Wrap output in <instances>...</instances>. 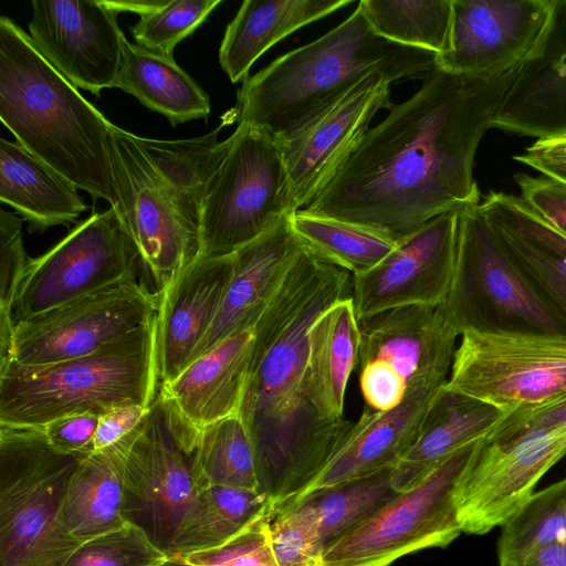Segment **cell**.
Segmentation results:
<instances>
[{
    "instance_id": "6da1fadb",
    "label": "cell",
    "mask_w": 566,
    "mask_h": 566,
    "mask_svg": "<svg viewBox=\"0 0 566 566\" xmlns=\"http://www.w3.org/2000/svg\"><path fill=\"white\" fill-rule=\"evenodd\" d=\"M534 64L490 76L437 69L365 133L303 210L400 241L447 211L479 203L478 147Z\"/></svg>"
},
{
    "instance_id": "7a4b0ae2",
    "label": "cell",
    "mask_w": 566,
    "mask_h": 566,
    "mask_svg": "<svg viewBox=\"0 0 566 566\" xmlns=\"http://www.w3.org/2000/svg\"><path fill=\"white\" fill-rule=\"evenodd\" d=\"M348 287L349 272L303 248L254 325L239 413L254 447L259 491L273 515L314 482L353 424L322 420L305 382L308 329L349 296Z\"/></svg>"
},
{
    "instance_id": "3957f363",
    "label": "cell",
    "mask_w": 566,
    "mask_h": 566,
    "mask_svg": "<svg viewBox=\"0 0 566 566\" xmlns=\"http://www.w3.org/2000/svg\"><path fill=\"white\" fill-rule=\"evenodd\" d=\"M0 118L23 148L122 213L113 161L115 125L8 17L0 18Z\"/></svg>"
},
{
    "instance_id": "277c9868",
    "label": "cell",
    "mask_w": 566,
    "mask_h": 566,
    "mask_svg": "<svg viewBox=\"0 0 566 566\" xmlns=\"http://www.w3.org/2000/svg\"><path fill=\"white\" fill-rule=\"evenodd\" d=\"M437 69L436 53L378 35L357 7L319 39L248 76L227 124L235 120L279 138L311 120L371 73L382 74L391 84L426 78Z\"/></svg>"
},
{
    "instance_id": "5b68a950",
    "label": "cell",
    "mask_w": 566,
    "mask_h": 566,
    "mask_svg": "<svg viewBox=\"0 0 566 566\" xmlns=\"http://www.w3.org/2000/svg\"><path fill=\"white\" fill-rule=\"evenodd\" d=\"M160 387L157 315L98 350L51 366L0 370V426L43 428L70 415L150 408Z\"/></svg>"
},
{
    "instance_id": "8992f818",
    "label": "cell",
    "mask_w": 566,
    "mask_h": 566,
    "mask_svg": "<svg viewBox=\"0 0 566 566\" xmlns=\"http://www.w3.org/2000/svg\"><path fill=\"white\" fill-rule=\"evenodd\" d=\"M85 455L56 451L42 428L0 426V566H64L81 545L59 517Z\"/></svg>"
},
{
    "instance_id": "52a82bcc",
    "label": "cell",
    "mask_w": 566,
    "mask_h": 566,
    "mask_svg": "<svg viewBox=\"0 0 566 566\" xmlns=\"http://www.w3.org/2000/svg\"><path fill=\"white\" fill-rule=\"evenodd\" d=\"M479 203L459 210L452 280L439 305L444 317L460 335L476 332L566 337V321L497 240Z\"/></svg>"
},
{
    "instance_id": "ba28073f",
    "label": "cell",
    "mask_w": 566,
    "mask_h": 566,
    "mask_svg": "<svg viewBox=\"0 0 566 566\" xmlns=\"http://www.w3.org/2000/svg\"><path fill=\"white\" fill-rule=\"evenodd\" d=\"M294 213L291 185L275 139L238 125L213 174L200 223V256L226 255Z\"/></svg>"
},
{
    "instance_id": "9c48e42d",
    "label": "cell",
    "mask_w": 566,
    "mask_h": 566,
    "mask_svg": "<svg viewBox=\"0 0 566 566\" xmlns=\"http://www.w3.org/2000/svg\"><path fill=\"white\" fill-rule=\"evenodd\" d=\"M481 440L453 452L421 482L327 545L322 566H389L408 554L449 546L462 533L454 488Z\"/></svg>"
},
{
    "instance_id": "30bf717a",
    "label": "cell",
    "mask_w": 566,
    "mask_h": 566,
    "mask_svg": "<svg viewBox=\"0 0 566 566\" xmlns=\"http://www.w3.org/2000/svg\"><path fill=\"white\" fill-rule=\"evenodd\" d=\"M142 274L135 241L119 211L109 207L77 224L59 243L31 259L20 284L14 326L36 315Z\"/></svg>"
},
{
    "instance_id": "8fae6325",
    "label": "cell",
    "mask_w": 566,
    "mask_h": 566,
    "mask_svg": "<svg viewBox=\"0 0 566 566\" xmlns=\"http://www.w3.org/2000/svg\"><path fill=\"white\" fill-rule=\"evenodd\" d=\"M446 387L505 413L548 403L566 395V337L465 332Z\"/></svg>"
},
{
    "instance_id": "7c38bea8",
    "label": "cell",
    "mask_w": 566,
    "mask_h": 566,
    "mask_svg": "<svg viewBox=\"0 0 566 566\" xmlns=\"http://www.w3.org/2000/svg\"><path fill=\"white\" fill-rule=\"evenodd\" d=\"M159 304L137 279L36 315L14 326L8 366L35 369L90 355L147 323Z\"/></svg>"
},
{
    "instance_id": "4fadbf2b",
    "label": "cell",
    "mask_w": 566,
    "mask_h": 566,
    "mask_svg": "<svg viewBox=\"0 0 566 566\" xmlns=\"http://www.w3.org/2000/svg\"><path fill=\"white\" fill-rule=\"evenodd\" d=\"M193 453L181 447L156 397L126 462L123 514L168 557L174 555L201 492Z\"/></svg>"
},
{
    "instance_id": "5bb4252c",
    "label": "cell",
    "mask_w": 566,
    "mask_h": 566,
    "mask_svg": "<svg viewBox=\"0 0 566 566\" xmlns=\"http://www.w3.org/2000/svg\"><path fill=\"white\" fill-rule=\"evenodd\" d=\"M562 0H451L447 49L437 67L490 76L536 63L547 51Z\"/></svg>"
},
{
    "instance_id": "9a60e30c",
    "label": "cell",
    "mask_w": 566,
    "mask_h": 566,
    "mask_svg": "<svg viewBox=\"0 0 566 566\" xmlns=\"http://www.w3.org/2000/svg\"><path fill=\"white\" fill-rule=\"evenodd\" d=\"M113 161L120 214L137 247L142 274L160 295L200 258V229L180 211L135 135L117 126Z\"/></svg>"
},
{
    "instance_id": "2e32d148",
    "label": "cell",
    "mask_w": 566,
    "mask_h": 566,
    "mask_svg": "<svg viewBox=\"0 0 566 566\" xmlns=\"http://www.w3.org/2000/svg\"><path fill=\"white\" fill-rule=\"evenodd\" d=\"M566 455V426L495 443L481 440L459 476L453 499L462 533L502 526Z\"/></svg>"
},
{
    "instance_id": "e0dca14e",
    "label": "cell",
    "mask_w": 566,
    "mask_h": 566,
    "mask_svg": "<svg viewBox=\"0 0 566 566\" xmlns=\"http://www.w3.org/2000/svg\"><path fill=\"white\" fill-rule=\"evenodd\" d=\"M29 35L75 87L99 96L115 87L125 35L105 0H33Z\"/></svg>"
},
{
    "instance_id": "ac0fdd59",
    "label": "cell",
    "mask_w": 566,
    "mask_h": 566,
    "mask_svg": "<svg viewBox=\"0 0 566 566\" xmlns=\"http://www.w3.org/2000/svg\"><path fill=\"white\" fill-rule=\"evenodd\" d=\"M459 210L430 220L370 271L353 275L359 321L397 307L443 303L455 263Z\"/></svg>"
},
{
    "instance_id": "d6986e66",
    "label": "cell",
    "mask_w": 566,
    "mask_h": 566,
    "mask_svg": "<svg viewBox=\"0 0 566 566\" xmlns=\"http://www.w3.org/2000/svg\"><path fill=\"white\" fill-rule=\"evenodd\" d=\"M389 81L371 73L287 135L274 138L291 185L292 208L303 209L369 129L381 108L389 109Z\"/></svg>"
},
{
    "instance_id": "ffe728a7",
    "label": "cell",
    "mask_w": 566,
    "mask_h": 566,
    "mask_svg": "<svg viewBox=\"0 0 566 566\" xmlns=\"http://www.w3.org/2000/svg\"><path fill=\"white\" fill-rule=\"evenodd\" d=\"M253 339L254 326L239 331L160 385L157 397L188 453L195 452L206 428L240 411Z\"/></svg>"
},
{
    "instance_id": "44dd1931",
    "label": "cell",
    "mask_w": 566,
    "mask_h": 566,
    "mask_svg": "<svg viewBox=\"0 0 566 566\" xmlns=\"http://www.w3.org/2000/svg\"><path fill=\"white\" fill-rule=\"evenodd\" d=\"M357 367L380 361L394 370L408 390L444 386L460 335L439 306L411 305L359 321Z\"/></svg>"
},
{
    "instance_id": "7402d4cb",
    "label": "cell",
    "mask_w": 566,
    "mask_h": 566,
    "mask_svg": "<svg viewBox=\"0 0 566 566\" xmlns=\"http://www.w3.org/2000/svg\"><path fill=\"white\" fill-rule=\"evenodd\" d=\"M442 387L409 389L402 402L387 411L365 406L335 455L293 503L316 490L392 470L417 441L424 418Z\"/></svg>"
},
{
    "instance_id": "603a6c76",
    "label": "cell",
    "mask_w": 566,
    "mask_h": 566,
    "mask_svg": "<svg viewBox=\"0 0 566 566\" xmlns=\"http://www.w3.org/2000/svg\"><path fill=\"white\" fill-rule=\"evenodd\" d=\"M233 272V252L200 256L160 294L157 352L160 385L188 365L216 318Z\"/></svg>"
},
{
    "instance_id": "cb8c5ba5",
    "label": "cell",
    "mask_w": 566,
    "mask_h": 566,
    "mask_svg": "<svg viewBox=\"0 0 566 566\" xmlns=\"http://www.w3.org/2000/svg\"><path fill=\"white\" fill-rule=\"evenodd\" d=\"M290 216L233 252V272L219 312L190 360L255 325L303 249Z\"/></svg>"
},
{
    "instance_id": "d4e9b609",
    "label": "cell",
    "mask_w": 566,
    "mask_h": 566,
    "mask_svg": "<svg viewBox=\"0 0 566 566\" xmlns=\"http://www.w3.org/2000/svg\"><path fill=\"white\" fill-rule=\"evenodd\" d=\"M479 208L536 291L566 321V237L520 196L490 191Z\"/></svg>"
},
{
    "instance_id": "484cf974",
    "label": "cell",
    "mask_w": 566,
    "mask_h": 566,
    "mask_svg": "<svg viewBox=\"0 0 566 566\" xmlns=\"http://www.w3.org/2000/svg\"><path fill=\"white\" fill-rule=\"evenodd\" d=\"M142 423L122 441L93 451L76 465L59 517L65 534L74 541L82 544L128 523L123 514L125 469Z\"/></svg>"
},
{
    "instance_id": "4316f807",
    "label": "cell",
    "mask_w": 566,
    "mask_h": 566,
    "mask_svg": "<svg viewBox=\"0 0 566 566\" xmlns=\"http://www.w3.org/2000/svg\"><path fill=\"white\" fill-rule=\"evenodd\" d=\"M504 416L493 405L444 385L424 418L417 441L391 470L396 492L413 488L453 452L485 438Z\"/></svg>"
},
{
    "instance_id": "83f0119b",
    "label": "cell",
    "mask_w": 566,
    "mask_h": 566,
    "mask_svg": "<svg viewBox=\"0 0 566 566\" xmlns=\"http://www.w3.org/2000/svg\"><path fill=\"white\" fill-rule=\"evenodd\" d=\"M359 344V319L353 296L329 306L308 329L306 392L322 420L344 419L347 382L357 367Z\"/></svg>"
},
{
    "instance_id": "f1b7e54d",
    "label": "cell",
    "mask_w": 566,
    "mask_h": 566,
    "mask_svg": "<svg viewBox=\"0 0 566 566\" xmlns=\"http://www.w3.org/2000/svg\"><path fill=\"white\" fill-rule=\"evenodd\" d=\"M0 201L30 232L73 223L87 206L77 188L17 142L0 139Z\"/></svg>"
},
{
    "instance_id": "f546056e",
    "label": "cell",
    "mask_w": 566,
    "mask_h": 566,
    "mask_svg": "<svg viewBox=\"0 0 566 566\" xmlns=\"http://www.w3.org/2000/svg\"><path fill=\"white\" fill-rule=\"evenodd\" d=\"M348 0H245L228 24L219 62L232 83L243 82L252 64L294 31L350 4Z\"/></svg>"
},
{
    "instance_id": "4dcf8cb0",
    "label": "cell",
    "mask_w": 566,
    "mask_h": 566,
    "mask_svg": "<svg viewBox=\"0 0 566 566\" xmlns=\"http://www.w3.org/2000/svg\"><path fill=\"white\" fill-rule=\"evenodd\" d=\"M115 87L164 115L171 126L210 114L209 95L174 57L153 54L126 38Z\"/></svg>"
},
{
    "instance_id": "1f68e13d",
    "label": "cell",
    "mask_w": 566,
    "mask_h": 566,
    "mask_svg": "<svg viewBox=\"0 0 566 566\" xmlns=\"http://www.w3.org/2000/svg\"><path fill=\"white\" fill-rule=\"evenodd\" d=\"M223 125L222 122L214 130L189 139L163 140L135 135L180 211L199 229L209 182L231 145V136L218 140Z\"/></svg>"
},
{
    "instance_id": "d6a6232c",
    "label": "cell",
    "mask_w": 566,
    "mask_h": 566,
    "mask_svg": "<svg viewBox=\"0 0 566 566\" xmlns=\"http://www.w3.org/2000/svg\"><path fill=\"white\" fill-rule=\"evenodd\" d=\"M290 221L307 251L353 275L370 271L399 242L374 229L312 214L303 209L292 213Z\"/></svg>"
},
{
    "instance_id": "836d02e7",
    "label": "cell",
    "mask_w": 566,
    "mask_h": 566,
    "mask_svg": "<svg viewBox=\"0 0 566 566\" xmlns=\"http://www.w3.org/2000/svg\"><path fill=\"white\" fill-rule=\"evenodd\" d=\"M266 513L272 514L269 499L259 491L222 485L201 489L171 557L219 546Z\"/></svg>"
},
{
    "instance_id": "e575fe53",
    "label": "cell",
    "mask_w": 566,
    "mask_h": 566,
    "mask_svg": "<svg viewBox=\"0 0 566 566\" xmlns=\"http://www.w3.org/2000/svg\"><path fill=\"white\" fill-rule=\"evenodd\" d=\"M397 494L391 484V470H386L316 490L293 504H301L311 513L326 547Z\"/></svg>"
},
{
    "instance_id": "d590c367",
    "label": "cell",
    "mask_w": 566,
    "mask_h": 566,
    "mask_svg": "<svg viewBox=\"0 0 566 566\" xmlns=\"http://www.w3.org/2000/svg\"><path fill=\"white\" fill-rule=\"evenodd\" d=\"M193 469L200 489L222 485L259 491L254 447L239 412L202 431Z\"/></svg>"
},
{
    "instance_id": "8d00e7d4",
    "label": "cell",
    "mask_w": 566,
    "mask_h": 566,
    "mask_svg": "<svg viewBox=\"0 0 566 566\" xmlns=\"http://www.w3.org/2000/svg\"><path fill=\"white\" fill-rule=\"evenodd\" d=\"M358 8L373 30L387 40L437 55L447 49L451 0H361Z\"/></svg>"
},
{
    "instance_id": "74e56055",
    "label": "cell",
    "mask_w": 566,
    "mask_h": 566,
    "mask_svg": "<svg viewBox=\"0 0 566 566\" xmlns=\"http://www.w3.org/2000/svg\"><path fill=\"white\" fill-rule=\"evenodd\" d=\"M566 541V478L534 492L502 525L500 566H520L530 555Z\"/></svg>"
},
{
    "instance_id": "f35d334b",
    "label": "cell",
    "mask_w": 566,
    "mask_h": 566,
    "mask_svg": "<svg viewBox=\"0 0 566 566\" xmlns=\"http://www.w3.org/2000/svg\"><path fill=\"white\" fill-rule=\"evenodd\" d=\"M220 3V0H167L130 28L136 45L172 57L176 45L192 34Z\"/></svg>"
},
{
    "instance_id": "ab89813d",
    "label": "cell",
    "mask_w": 566,
    "mask_h": 566,
    "mask_svg": "<svg viewBox=\"0 0 566 566\" xmlns=\"http://www.w3.org/2000/svg\"><path fill=\"white\" fill-rule=\"evenodd\" d=\"M167 558L143 530L127 523L82 543L64 566H158Z\"/></svg>"
},
{
    "instance_id": "60d3db41",
    "label": "cell",
    "mask_w": 566,
    "mask_h": 566,
    "mask_svg": "<svg viewBox=\"0 0 566 566\" xmlns=\"http://www.w3.org/2000/svg\"><path fill=\"white\" fill-rule=\"evenodd\" d=\"M270 541L277 566H322L325 546L313 516L301 504L286 506L271 518Z\"/></svg>"
},
{
    "instance_id": "b9f144b4",
    "label": "cell",
    "mask_w": 566,
    "mask_h": 566,
    "mask_svg": "<svg viewBox=\"0 0 566 566\" xmlns=\"http://www.w3.org/2000/svg\"><path fill=\"white\" fill-rule=\"evenodd\" d=\"M271 518L266 513L226 543L181 558L193 566H277L270 541Z\"/></svg>"
},
{
    "instance_id": "7bdbcfd3",
    "label": "cell",
    "mask_w": 566,
    "mask_h": 566,
    "mask_svg": "<svg viewBox=\"0 0 566 566\" xmlns=\"http://www.w3.org/2000/svg\"><path fill=\"white\" fill-rule=\"evenodd\" d=\"M22 220L0 210V315L12 316L20 284L31 259L22 240Z\"/></svg>"
},
{
    "instance_id": "ee69618b",
    "label": "cell",
    "mask_w": 566,
    "mask_h": 566,
    "mask_svg": "<svg viewBox=\"0 0 566 566\" xmlns=\"http://www.w3.org/2000/svg\"><path fill=\"white\" fill-rule=\"evenodd\" d=\"M564 426H566V395L538 407L505 413L484 440L501 443Z\"/></svg>"
},
{
    "instance_id": "f6af8a7d",
    "label": "cell",
    "mask_w": 566,
    "mask_h": 566,
    "mask_svg": "<svg viewBox=\"0 0 566 566\" xmlns=\"http://www.w3.org/2000/svg\"><path fill=\"white\" fill-rule=\"evenodd\" d=\"M520 197L548 224L566 237V184L541 175L520 172L514 176Z\"/></svg>"
},
{
    "instance_id": "bcb514c9",
    "label": "cell",
    "mask_w": 566,
    "mask_h": 566,
    "mask_svg": "<svg viewBox=\"0 0 566 566\" xmlns=\"http://www.w3.org/2000/svg\"><path fill=\"white\" fill-rule=\"evenodd\" d=\"M542 77L546 80L524 81L502 114L517 113L539 102L566 104V40L559 55L553 59L549 71Z\"/></svg>"
},
{
    "instance_id": "7dc6e473",
    "label": "cell",
    "mask_w": 566,
    "mask_h": 566,
    "mask_svg": "<svg viewBox=\"0 0 566 566\" xmlns=\"http://www.w3.org/2000/svg\"><path fill=\"white\" fill-rule=\"evenodd\" d=\"M101 416L76 413L59 418L43 431L53 449L66 454H90L94 451V438Z\"/></svg>"
},
{
    "instance_id": "c3c4849f",
    "label": "cell",
    "mask_w": 566,
    "mask_h": 566,
    "mask_svg": "<svg viewBox=\"0 0 566 566\" xmlns=\"http://www.w3.org/2000/svg\"><path fill=\"white\" fill-rule=\"evenodd\" d=\"M359 369V386L366 407L376 411L390 410L402 402L408 387L389 367L370 361Z\"/></svg>"
},
{
    "instance_id": "681fc988",
    "label": "cell",
    "mask_w": 566,
    "mask_h": 566,
    "mask_svg": "<svg viewBox=\"0 0 566 566\" xmlns=\"http://www.w3.org/2000/svg\"><path fill=\"white\" fill-rule=\"evenodd\" d=\"M150 408L126 406L101 416L94 438V451L106 449L133 433Z\"/></svg>"
},
{
    "instance_id": "f907efd6",
    "label": "cell",
    "mask_w": 566,
    "mask_h": 566,
    "mask_svg": "<svg viewBox=\"0 0 566 566\" xmlns=\"http://www.w3.org/2000/svg\"><path fill=\"white\" fill-rule=\"evenodd\" d=\"M520 566H566V541L554 542L542 547Z\"/></svg>"
},
{
    "instance_id": "816d5d0a",
    "label": "cell",
    "mask_w": 566,
    "mask_h": 566,
    "mask_svg": "<svg viewBox=\"0 0 566 566\" xmlns=\"http://www.w3.org/2000/svg\"><path fill=\"white\" fill-rule=\"evenodd\" d=\"M105 2L117 13L134 12L143 17L163 7L167 0H105Z\"/></svg>"
},
{
    "instance_id": "f5cc1de1",
    "label": "cell",
    "mask_w": 566,
    "mask_h": 566,
    "mask_svg": "<svg viewBox=\"0 0 566 566\" xmlns=\"http://www.w3.org/2000/svg\"><path fill=\"white\" fill-rule=\"evenodd\" d=\"M541 174L566 184V169L552 168V169H546Z\"/></svg>"
},
{
    "instance_id": "db71d44e",
    "label": "cell",
    "mask_w": 566,
    "mask_h": 566,
    "mask_svg": "<svg viewBox=\"0 0 566 566\" xmlns=\"http://www.w3.org/2000/svg\"><path fill=\"white\" fill-rule=\"evenodd\" d=\"M158 566H193V565L189 564L181 557H168L166 560H164Z\"/></svg>"
}]
</instances>
